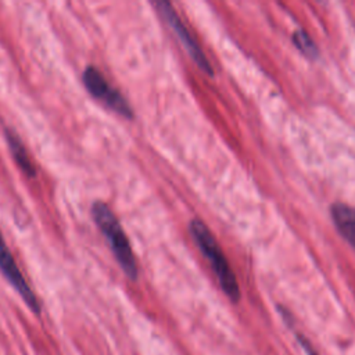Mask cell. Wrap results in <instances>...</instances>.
Returning <instances> with one entry per match:
<instances>
[{
	"label": "cell",
	"mask_w": 355,
	"mask_h": 355,
	"mask_svg": "<svg viewBox=\"0 0 355 355\" xmlns=\"http://www.w3.org/2000/svg\"><path fill=\"white\" fill-rule=\"evenodd\" d=\"M0 270L4 275V277L8 280V283L17 290V293L21 295V298L25 301V304L29 306L32 312L36 315L40 313V302L22 276L15 259L12 258L11 252L8 251L7 245L0 248Z\"/></svg>",
	"instance_id": "5b68a950"
},
{
	"label": "cell",
	"mask_w": 355,
	"mask_h": 355,
	"mask_svg": "<svg viewBox=\"0 0 355 355\" xmlns=\"http://www.w3.org/2000/svg\"><path fill=\"white\" fill-rule=\"evenodd\" d=\"M1 247H6V243H4V239H3V236H1V233H0V248Z\"/></svg>",
	"instance_id": "30bf717a"
},
{
	"label": "cell",
	"mask_w": 355,
	"mask_h": 355,
	"mask_svg": "<svg viewBox=\"0 0 355 355\" xmlns=\"http://www.w3.org/2000/svg\"><path fill=\"white\" fill-rule=\"evenodd\" d=\"M6 139L10 147V151L12 154L14 161L17 162V165L21 168V171L29 176V178H35L36 176V169L33 166V162L29 158V154L25 148V146L22 144L21 139L15 135V132L6 129Z\"/></svg>",
	"instance_id": "52a82bcc"
},
{
	"label": "cell",
	"mask_w": 355,
	"mask_h": 355,
	"mask_svg": "<svg viewBox=\"0 0 355 355\" xmlns=\"http://www.w3.org/2000/svg\"><path fill=\"white\" fill-rule=\"evenodd\" d=\"M295 338H297V343L300 344V347L302 348L305 355H319V352L315 349V347L311 344V341L305 336H302L300 333H295Z\"/></svg>",
	"instance_id": "9c48e42d"
},
{
	"label": "cell",
	"mask_w": 355,
	"mask_h": 355,
	"mask_svg": "<svg viewBox=\"0 0 355 355\" xmlns=\"http://www.w3.org/2000/svg\"><path fill=\"white\" fill-rule=\"evenodd\" d=\"M82 80H83L86 90L93 97H96L97 100L104 103L108 108L114 110L115 112H118L122 116H126V118L133 116L132 107L129 105L126 98L108 83V80L104 78V75L96 67H93V65L86 67V69L83 71V75H82Z\"/></svg>",
	"instance_id": "3957f363"
},
{
	"label": "cell",
	"mask_w": 355,
	"mask_h": 355,
	"mask_svg": "<svg viewBox=\"0 0 355 355\" xmlns=\"http://www.w3.org/2000/svg\"><path fill=\"white\" fill-rule=\"evenodd\" d=\"M157 11L159 12V15L164 18V21L169 25V28L176 33L178 39L182 42V44L186 47V50L189 51V54L191 55V58L196 61V64L207 73L212 75V68L209 61L207 60L204 51L201 50V47L197 44V42L194 40V37L190 35L189 29L186 28V25L182 22V19L179 18V15L176 14L175 8L168 3V1H155L154 3Z\"/></svg>",
	"instance_id": "277c9868"
},
{
	"label": "cell",
	"mask_w": 355,
	"mask_h": 355,
	"mask_svg": "<svg viewBox=\"0 0 355 355\" xmlns=\"http://www.w3.org/2000/svg\"><path fill=\"white\" fill-rule=\"evenodd\" d=\"M331 218L341 236L355 247V208L336 202L331 207Z\"/></svg>",
	"instance_id": "8992f818"
},
{
	"label": "cell",
	"mask_w": 355,
	"mask_h": 355,
	"mask_svg": "<svg viewBox=\"0 0 355 355\" xmlns=\"http://www.w3.org/2000/svg\"><path fill=\"white\" fill-rule=\"evenodd\" d=\"M190 233L204 257L211 263V268L216 275L223 293L233 302H237L240 300V287L237 279L211 230L200 219H193L190 222Z\"/></svg>",
	"instance_id": "7a4b0ae2"
},
{
	"label": "cell",
	"mask_w": 355,
	"mask_h": 355,
	"mask_svg": "<svg viewBox=\"0 0 355 355\" xmlns=\"http://www.w3.org/2000/svg\"><path fill=\"white\" fill-rule=\"evenodd\" d=\"M293 42L295 44V47L306 57L309 58H316L318 57V49L315 46V43L312 42V39L309 37V35L301 29L295 31L293 33Z\"/></svg>",
	"instance_id": "ba28073f"
},
{
	"label": "cell",
	"mask_w": 355,
	"mask_h": 355,
	"mask_svg": "<svg viewBox=\"0 0 355 355\" xmlns=\"http://www.w3.org/2000/svg\"><path fill=\"white\" fill-rule=\"evenodd\" d=\"M92 216L97 227L101 230L104 237L108 241V245L119 263L121 269L125 272V275L136 280L137 279V262L133 254V250L129 244V240L123 232V229L119 225V220L114 215V212L110 209V207L103 201H96L92 205Z\"/></svg>",
	"instance_id": "6da1fadb"
}]
</instances>
